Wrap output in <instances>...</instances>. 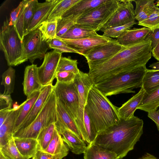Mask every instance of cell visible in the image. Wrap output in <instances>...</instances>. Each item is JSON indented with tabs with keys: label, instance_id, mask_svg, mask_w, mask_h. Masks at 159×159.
Masks as SVG:
<instances>
[{
	"label": "cell",
	"instance_id": "9c48e42d",
	"mask_svg": "<svg viewBox=\"0 0 159 159\" xmlns=\"http://www.w3.org/2000/svg\"><path fill=\"white\" fill-rule=\"evenodd\" d=\"M53 89L57 98L75 122L79 110V97L74 82L68 84L56 82Z\"/></svg>",
	"mask_w": 159,
	"mask_h": 159
},
{
	"label": "cell",
	"instance_id": "d6986e66",
	"mask_svg": "<svg viewBox=\"0 0 159 159\" xmlns=\"http://www.w3.org/2000/svg\"><path fill=\"white\" fill-rule=\"evenodd\" d=\"M151 31L149 29L145 27L130 29L125 30L116 39L121 45L127 47L145 39Z\"/></svg>",
	"mask_w": 159,
	"mask_h": 159
},
{
	"label": "cell",
	"instance_id": "83f0119b",
	"mask_svg": "<svg viewBox=\"0 0 159 159\" xmlns=\"http://www.w3.org/2000/svg\"><path fill=\"white\" fill-rule=\"evenodd\" d=\"M136 4L134 10L135 19L138 22L147 18L155 10L154 0H133Z\"/></svg>",
	"mask_w": 159,
	"mask_h": 159
},
{
	"label": "cell",
	"instance_id": "74e56055",
	"mask_svg": "<svg viewBox=\"0 0 159 159\" xmlns=\"http://www.w3.org/2000/svg\"><path fill=\"white\" fill-rule=\"evenodd\" d=\"M57 20H47L38 28L42 34L43 39L47 41L56 37Z\"/></svg>",
	"mask_w": 159,
	"mask_h": 159
},
{
	"label": "cell",
	"instance_id": "d6a6232c",
	"mask_svg": "<svg viewBox=\"0 0 159 159\" xmlns=\"http://www.w3.org/2000/svg\"><path fill=\"white\" fill-rule=\"evenodd\" d=\"M80 0H59L50 13L47 20H57Z\"/></svg>",
	"mask_w": 159,
	"mask_h": 159
},
{
	"label": "cell",
	"instance_id": "52a82bcc",
	"mask_svg": "<svg viewBox=\"0 0 159 159\" xmlns=\"http://www.w3.org/2000/svg\"><path fill=\"white\" fill-rule=\"evenodd\" d=\"M120 0H109L80 16L76 24L86 28L99 31L118 8Z\"/></svg>",
	"mask_w": 159,
	"mask_h": 159
},
{
	"label": "cell",
	"instance_id": "5b68a950",
	"mask_svg": "<svg viewBox=\"0 0 159 159\" xmlns=\"http://www.w3.org/2000/svg\"><path fill=\"white\" fill-rule=\"evenodd\" d=\"M0 48L4 53L7 65L16 66L22 64L23 56L22 42L13 25L6 18L0 31Z\"/></svg>",
	"mask_w": 159,
	"mask_h": 159
},
{
	"label": "cell",
	"instance_id": "11a10c76",
	"mask_svg": "<svg viewBox=\"0 0 159 159\" xmlns=\"http://www.w3.org/2000/svg\"><path fill=\"white\" fill-rule=\"evenodd\" d=\"M149 67L151 68L152 70H159V61L155 62L150 64Z\"/></svg>",
	"mask_w": 159,
	"mask_h": 159
},
{
	"label": "cell",
	"instance_id": "3957f363",
	"mask_svg": "<svg viewBox=\"0 0 159 159\" xmlns=\"http://www.w3.org/2000/svg\"><path fill=\"white\" fill-rule=\"evenodd\" d=\"M118 108L93 85L89 92L85 108L98 133L118 123Z\"/></svg>",
	"mask_w": 159,
	"mask_h": 159
},
{
	"label": "cell",
	"instance_id": "8d00e7d4",
	"mask_svg": "<svg viewBox=\"0 0 159 159\" xmlns=\"http://www.w3.org/2000/svg\"><path fill=\"white\" fill-rule=\"evenodd\" d=\"M0 152L7 159H29L23 156L19 152L13 138L4 146L0 148Z\"/></svg>",
	"mask_w": 159,
	"mask_h": 159
},
{
	"label": "cell",
	"instance_id": "db71d44e",
	"mask_svg": "<svg viewBox=\"0 0 159 159\" xmlns=\"http://www.w3.org/2000/svg\"><path fill=\"white\" fill-rule=\"evenodd\" d=\"M139 159H159L153 155L147 153Z\"/></svg>",
	"mask_w": 159,
	"mask_h": 159
},
{
	"label": "cell",
	"instance_id": "9f6ffc18",
	"mask_svg": "<svg viewBox=\"0 0 159 159\" xmlns=\"http://www.w3.org/2000/svg\"><path fill=\"white\" fill-rule=\"evenodd\" d=\"M0 159H7L1 152H0Z\"/></svg>",
	"mask_w": 159,
	"mask_h": 159
},
{
	"label": "cell",
	"instance_id": "7dc6e473",
	"mask_svg": "<svg viewBox=\"0 0 159 159\" xmlns=\"http://www.w3.org/2000/svg\"><path fill=\"white\" fill-rule=\"evenodd\" d=\"M22 4V2H21L18 6L11 11L10 15V18L9 20L10 23L15 25L18 15L21 9Z\"/></svg>",
	"mask_w": 159,
	"mask_h": 159
},
{
	"label": "cell",
	"instance_id": "30bf717a",
	"mask_svg": "<svg viewBox=\"0 0 159 159\" xmlns=\"http://www.w3.org/2000/svg\"><path fill=\"white\" fill-rule=\"evenodd\" d=\"M74 83L78 91L79 97V110L75 123L83 140L85 136L84 110L87 103L89 92L94 84L88 73H84L80 70L76 75Z\"/></svg>",
	"mask_w": 159,
	"mask_h": 159
},
{
	"label": "cell",
	"instance_id": "816d5d0a",
	"mask_svg": "<svg viewBox=\"0 0 159 159\" xmlns=\"http://www.w3.org/2000/svg\"><path fill=\"white\" fill-rule=\"evenodd\" d=\"M11 109L7 107L3 108H1L0 109V126L5 121Z\"/></svg>",
	"mask_w": 159,
	"mask_h": 159
},
{
	"label": "cell",
	"instance_id": "f907efd6",
	"mask_svg": "<svg viewBox=\"0 0 159 159\" xmlns=\"http://www.w3.org/2000/svg\"><path fill=\"white\" fill-rule=\"evenodd\" d=\"M148 113V117L155 123L159 132V110Z\"/></svg>",
	"mask_w": 159,
	"mask_h": 159
},
{
	"label": "cell",
	"instance_id": "6f0895ef",
	"mask_svg": "<svg viewBox=\"0 0 159 159\" xmlns=\"http://www.w3.org/2000/svg\"><path fill=\"white\" fill-rule=\"evenodd\" d=\"M157 4L156 5V7L159 6V0H157L156 1Z\"/></svg>",
	"mask_w": 159,
	"mask_h": 159
},
{
	"label": "cell",
	"instance_id": "7402d4cb",
	"mask_svg": "<svg viewBox=\"0 0 159 159\" xmlns=\"http://www.w3.org/2000/svg\"><path fill=\"white\" fill-rule=\"evenodd\" d=\"M145 93V91L142 87L138 93L118 108L120 119L128 120L134 116V112L143 100Z\"/></svg>",
	"mask_w": 159,
	"mask_h": 159
},
{
	"label": "cell",
	"instance_id": "7a4b0ae2",
	"mask_svg": "<svg viewBox=\"0 0 159 159\" xmlns=\"http://www.w3.org/2000/svg\"><path fill=\"white\" fill-rule=\"evenodd\" d=\"M143 120L134 116L98 134L93 143L115 153L121 159L133 150L143 133Z\"/></svg>",
	"mask_w": 159,
	"mask_h": 159
},
{
	"label": "cell",
	"instance_id": "9a60e30c",
	"mask_svg": "<svg viewBox=\"0 0 159 159\" xmlns=\"http://www.w3.org/2000/svg\"><path fill=\"white\" fill-rule=\"evenodd\" d=\"M59 1V0H46L43 2H37L34 14L26 34L38 29L43 22L47 20L52 10Z\"/></svg>",
	"mask_w": 159,
	"mask_h": 159
},
{
	"label": "cell",
	"instance_id": "277c9868",
	"mask_svg": "<svg viewBox=\"0 0 159 159\" xmlns=\"http://www.w3.org/2000/svg\"><path fill=\"white\" fill-rule=\"evenodd\" d=\"M147 70L146 66H141L110 77L94 85L106 97L134 93V89L142 87Z\"/></svg>",
	"mask_w": 159,
	"mask_h": 159
},
{
	"label": "cell",
	"instance_id": "60d3db41",
	"mask_svg": "<svg viewBox=\"0 0 159 159\" xmlns=\"http://www.w3.org/2000/svg\"><path fill=\"white\" fill-rule=\"evenodd\" d=\"M138 23L134 21L124 25L107 28L100 31L104 32L102 36L108 38H117L126 30L131 29L133 25Z\"/></svg>",
	"mask_w": 159,
	"mask_h": 159
},
{
	"label": "cell",
	"instance_id": "ba28073f",
	"mask_svg": "<svg viewBox=\"0 0 159 159\" xmlns=\"http://www.w3.org/2000/svg\"><path fill=\"white\" fill-rule=\"evenodd\" d=\"M23 56L22 63L29 60L32 64L37 59L44 58L49 48L40 30L37 29L25 35L22 41Z\"/></svg>",
	"mask_w": 159,
	"mask_h": 159
},
{
	"label": "cell",
	"instance_id": "e0dca14e",
	"mask_svg": "<svg viewBox=\"0 0 159 159\" xmlns=\"http://www.w3.org/2000/svg\"><path fill=\"white\" fill-rule=\"evenodd\" d=\"M37 65L32 64L26 67L22 83L23 92L28 97L33 93L41 90L43 87L40 83Z\"/></svg>",
	"mask_w": 159,
	"mask_h": 159
},
{
	"label": "cell",
	"instance_id": "d4e9b609",
	"mask_svg": "<svg viewBox=\"0 0 159 159\" xmlns=\"http://www.w3.org/2000/svg\"><path fill=\"white\" fill-rule=\"evenodd\" d=\"M41 90L34 92L27 97L26 100L19 106L13 134L30 112L39 97Z\"/></svg>",
	"mask_w": 159,
	"mask_h": 159
},
{
	"label": "cell",
	"instance_id": "6da1fadb",
	"mask_svg": "<svg viewBox=\"0 0 159 159\" xmlns=\"http://www.w3.org/2000/svg\"><path fill=\"white\" fill-rule=\"evenodd\" d=\"M151 42L149 39L125 47L107 59L87 62L88 74L94 85L112 76L146 66L152 56Z\"/></svg>",
	"mask_w": 159,
	"mask_h": 159
},
{
	"label": "cell",
	"instance_id": "ac0fdd59",
	"mask_svg": "<svg viewBox=\"0 0 159 159\" xmlns=\"http://www.w3.org/2000/svg\"><path fill=\"white\" fill-rule=\"evenodd\" d=\"M57 120L55 123L56 129H67L82 138L75 120L57 98Z\"/></svg>",
	"mask_w": 159,
	"mask_h": 159
},
{
	"label": "cell",
	"instance_id": "b9f144b4",
	"mask_svg": "<svg viewBox=\"0 0 159 159\" xmlns=\"http://www.w3.org/2000/svg\"><path fill=\"white\" fill-rule=\"evenodd\" d=\"M47 41L49 48L53 49L61 53L70 52L79 54L78 52L59 38H55L48 40Z\"/></svg>",
	"mask_w": 159,
	"mask_h": 159
},
{
	"label": "cell",
	"instance_id": "ee69618b",
	"mask_svg": "<svg viewBox=\"0 0 159 159\" xmlns=\"http://www.w3.org/2000/svg\"><path fill=\"white\" fill-rule=\"evenodd\" d=\"M37 0H29L28 6L25 11L24 18L25 35L27 33L30 22L34 14Z\"/></svg>",
	"mask_w": 159,
	"mask_h": 159
},
{
	"label": "cell",
	"instance_id": "e575fe53",
	"mask_svg": "<svg viewBox=\"0 0 159 159\" xmlns=\"http://www.w3.org/2000/svg\"><path fill=\"white\" fill-rule=\"evenodd\" d=\"M15 70L11 66L9 67L2 75L1 84L4 86L3 94H11L13 92L15 80Z\"/></svg>",
	"mask_w": 159,
	"mask_h": 159
},
{
	"label": "cell",
	"instance_id": "7bdbcfd3",
	"mask_svg": "<svg viewBox=\"0 0 159 159\" xmlns=\"http://www.w3.org/2000/svg\"><path fill=\"white\" fill-rule=\"evenodd\" d=\"M138 25L149 29L151 30L159 28V8L145 20L138 22Z\"/></svg>",
	"mask_w": 159,
	"mask_h": 159
},
{
	"label": "cell",
	"instance_id": "603a6c76",
	"mask_svg": "<svg viewBox=\"0 0 159 159\" xmlns=\"http://www.w3.org/2000/svg\"><path fill=\"white\" fill-rule=\"evenodd\" d=\"M109 0H80L69 9L61 17L84 15Z\"/></svg>",
	"mask_w": 159,
	"mask_h": 159
},
{
	"label": "cell",
	"instance_id": "4316f807",
	"mask_svg": "<svg viewBox=\"0 0 159 159\" xmlns=\"http://www.w3.org/2000/svg\"><path fill=\"white\" fill-rule=\"evenodd\" d=\"M84 154V159H119L114 152L93 143L88 145Z\"/></svg>",
	"mask_w": 159,
	"mask_h": 159
},
{
	"label": "cell",
	"instance_id": "ffe728a7",
	"mask_svg": "<svg viewBox=\"0 0 159 159\" xmlns=\"http://www.w3.org/2000/svg\"><path fill=\"white\" fill-rule=\"evenodd\" d=\"M57 129L61 134L64 142L72 152L78 155L84 153L87 146L82 138L67 129Z\"/></svg>",
	"mask_w": 159,
	"mask_h": 159
},
{
	"label": "cell",
	"instance_id": "f1b7e54d",
	"mask_svg": "<svg viewBox=\"0 0 159 159\" xmlns=\"http://www.w3.org/2000/svg\"><path fill=\"white\" fill-rule=\"evenodd\" d=\"M96 32L92 29L75 24L72 26L65 34L60 38L70 39H80L97 35L98 34Z\"/></svg>",
	"mask_w": 159,
	"mask_h": 159
},
{
	"label": "cell",
	"instance_id": "681fc988",
	"mask_svg": "<svg viewBox=\"0 0 159 159\" xmlns=\"http://www.w3.org/2000/svg\"><path fill=\"white\" fill-rule=\"evenodd\" d=\"M32 159H52V154L40 149H38Z\"/></svg>",
	"mask_w": 159,
	"mask_h": 159
},
{
	"label": "cell",
	"instance_id": "484cf974",
	"mask_svg": "<svg viewBox=\"0 0 159 159\" xmlns=\"http://www.w3.org/2000/svg\"><path fill=\"white\" fill-rule=\"evenodd\" d=\"M13 138L19 152L23 156L29 159L32 157L37 151L39 149L38 142L36 139Z\"/></svg>",
	"mask_w": 159,
	"mask_h": 159
},
{
	"label": "cell",
	"instance_id": "2e32d148",
	"mask_svg": "<svg viewBox=\"0 0 159 159\" xmlns=\"http://www.w3.org/2000/svg\"><path fill=\"white\" fill-rule=\"evenodd\" d=\"M53 86L52 84H51L43 88L30 112L15 133L25 129L34 121L41 111L48 97L53 90Z\"/></svg>",
	"mask_w": 159,
	"mask_h": 159
},
{
	"label": "cell",
	"instance_id": "f5cc1de1",
	"mask_svg": "<svg viewBox=\"0 0 159 159\" xmlns=\"http://www.w3.org/2000/svg\"><path fill=\"white\" fill-rule=\"evenodd\" d=\"M152 55L157 61H159V41L152 50Z\"/></svg>",
	"mask_w": 159,
	"mask_h": 159
},
{
	"label": "cell",
	"instance_id": "8992f818",
	"mask_svg": "<svg viewBox=\"0 0 159 159\" xmlns=\"http://www.w3.org/2000/svg\"><path fill=\"white\" fill-rule=\"evenodd\" d=\"M57 97L53 89L41 111L34 121L25 129L14 134L13 137L37 139L43 129L57 121Z\"/></svg>",
	"mask_w": 159,
	"mask_h": 159
},
{
	"label": "cell",
	"instance_id": "f35d334b",
	"mask_svg": "<svg viewBox=\"0 0 159 159\" xmlns=\"http://www.w3.org/2000/svg\"><path fill=\"white\" fill-rule=\"evenodd\" d=\"M78 62L77 60L72 59L70 57H61L59 61L56 73L60 71H69L77 74L80 70L77 65Z\"/></svg>",
	"mask_w": 159,
	"mask_h": 159
},
{
	"label": "cell",
	"instance_id": "5bb4252c",
	"mask_svg": "<svg viewBox=\"0 0 159 159\" xmlns=\"http://www.w3.org/2000/svg\"><path fill=\"white\" fill-rule=\"evenodd\" d=\"M125 47L116 39H112L107 43L99 46L88 52L84 56L87 62H94L109 58L117 53Z\"/></svg>",
	"mask_w": 159,
	"mask_h": 159
},
{
	"label": "cell",
	"instance_id": "4fadbf2b",
	"mask_svg": "<svg viewBox=\"0 0 159 159\" xmlns=\"http://www.w3.org/2000/svg\"><path fill=\"white\" fill-rule=\"evenodd\" d=\"M75 50L79 54L84 57L95 48L108 42L112 39L98 34L78 39H70L58 38Z\"/></svg>",
	"mask_w": 159,
	"mask_h": 159
},
{
	"label": "cell",
	"instance_id": "836d02e7",
	"mask_svg": "<svg viewBox=\"0 0 159 159\" xmlns=\"http://www.w3.org/2000/svg\"><path fill=\"white\" fill-rule=\"evenodd\" d=\"M84 125L85 136L83 140L88 145L93 142L98 133L92 120L85 108L84 112Z\"/></svg>",
	"mask_w": 159,
	"mask_h": 159
},
{
	"label": "cell",
	"instance_id": "d590c367",
	"mask_svg": "<svg viewBox=\"0 0 159 159\" xmlns=\"http://www.w3.org/2000/svg\"><path fill=\"white\" fill-rule=\"evenodd\" d=\"M79 16H70L61 17L57 20L56 38H60L65 34L73 25L76 24Z\"/></svg>",
	"mask_w": 159,
	"mask_h": 159
},
{
	"label": "cell",
	"instance_id": "8fae6325",
	"mask_svg": "<svg viewBox=\"0 0 159 159\" xmlns=\"http://www.w3.org/2000/svg\"><path fill=\"white\" fill-rule=\"evenodd\" d=\"M62 53L54 50L47 52L42 64L38 67L39 78L43 87L52 84Z\"/></svg>",
	"mask_w": 159,
	"mask_h": 159
},
{
	"label": "cell",
	"instance_id": "1f68e13d",
	"mask_svg": "<svg viewBox=\"0 0 159 159\" xmlns=\"http://www.w3.org/2000/svg\"><path fill=\"white\" fill-rule=\"evenodd\" d=\"M56 129L55 123H53L41 130L37 139L39 149L44 151L46 149L53 138Z\"/></svg>",
	"mask_w": 159,
	"mask_h": 159
},
{
	"label": "cell",
	"instance_id": "c3c4849f",
	"mask_svg": "<svg viewBox=\"0 0 159 159\" xmlns=\"http://www.w3.org/2000/svg\"><path fill=\"white\" fill-rule=\"evenodd\" d=\"M13 101L10 94H0V105H6L7 107L11 108Z\"/></svg>",
	"mask_w": 159,
	"mask_h": 159
},
{
	"label": "cell",
	"instance_id": "4dcf8cb0",
	"mask_svg": "<svg viewBox=\"0 0 159 159\" xmlns=\"http://www.w3.org/2000/svg\"><path fill=\"white\" fill-rule=\"evenodd\" d=\"M142 87L147 94L159 87V70L147 69Z\"/></svg>",
	"mask_w": 159,
	"mask_h": 159
},
{
	"label": "cell",
	"instance_id": "7c38bea8",
	"mask_svg": "<svg viewBox=\"0 0 159 159\" xmlns=\"http://www.w3.org/2000/svg\"><path fill=\"white\" fill-rule=\"evenodd\" d=\"M131 0H120L119 5L99 31L107 28L124 25L135 21L134 7Z\"/></svg>",
	"mask_w": 159,
	"mask_h": 159
},
{
	"label": "cell",
	"instance_id": "44dd1931",
	"mask_svg": "<svg viewBox=\"0 0 159 159\" xmlns=\"http://www.w3.org/2000/svg\"><path fill=\"white\" fill-rule=\"evenodd\" d=\"M44 151L52 154V159H62L68 155L69 148L56 128L52 140Z\"/></svg>",
	"mask_w": 159,
	"mask_h": 159
},
{
	"label": "cell",
	"instance_id": "bcb514c9",
	"mask_svg": "<svg viewBox=\"0 0 159 159\" xmlns=\"http://www.w3.org/2000/svg\"><path fill=\"white\" fill-rule=\"evenodd\" d=\"M146 39L150 40L152 48H154L159 41V28L151 30Z\"/></svg>",
	"mask_w": 159,
	"mask_h": 159
},
{
	"label": "cell",
	"instance_id": "ab89813d",
	"mask_svg": "<svg viewBox=\"0 0 159 159\" xmlns=\"http://www.w3.org/2000/svg\"><path fill=\"white\" fill-rule=\"evenodd\" d=\"M29 0L22 1L21 9L18 15L16 23L14 26L15 29L21 40L25 35L24 18L25 11L28 6Z\"/></svg>",
	"mask_w": 159,
	"mask_h": 159
},
{
	"label": "cell",
	"instance_id": "f6af8a7d",
	"mask_svg": "<svg viewBox=\"0 0 159 159\" xmlns=\"http://www.w3.org/2000/svg\"><path fill=\"white\" fill-rule=\"evenodd\" d=\"M76 74L70 72L63 71L57 72L55 78L57 82L66 84H70L74 83Z\"/></svg>",
	"mask_w": 159,
	"mask_h": 159
},
{
	"label": "cell",
	"instance_id": "f546056e",
	"mask_svg": "<svg viewBox=\"0 0 159 159\" xmlns=\"http://www.w3.org/2000/svg\"><path fill=\"white\" fill-rule=\"evenodd\" d=\"M159 107V87L148 94L145 93L137 109L148 112L157 110Z\"/></svg>",
	"mask_w": 159,
	"mask_h": 159
},
{
	"label": "cell",
	"instance_id": "cb8c5ba5",
	"mask_svg": "<svg viewBox=\"0 0 159 159\" xmlns=\"http://www.w3.org/2000/svg\"><path fill=\"white\" fill-rule=\"evenodd\" d=\"M18 108H12L5 121L0 126V148L4 146L13 138Z\"/></svg>",
	"mask_w": 159,
	"mask_h": 159
}]
</instances>
